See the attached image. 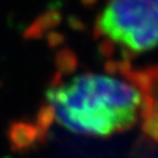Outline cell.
Segmentation results:
<instances>
[{"mask_svg": "<svg viewBox=\"0 0 158 158\" xmlns=\"http://www.w3.org/2000/svg\"><path fill=\"white\" fill-rule=\"evenodd\" d=\"M54 119L77 135L108 137L136 123L142 98L123 80L106 74H80L47 91Z\"/></svg>", "mask_w": 158, "mask_h": 158, "instance_id": "obj_1", "label": "cell"}, {"mask_svg": "<svg viewBox=\"0 0 158 158\" xmlns=\"http://www.w3.org/2000/svg\"><path fill=\"white\" fill-rule=\"evenodd\" d=\"M100 33L130 53L158 47V0H109L97 20Z\"/></svg>", "mask_w": 158, "mask_h": 158, "instance_id": "obj_2", "label": "cell"}, {"mask_svg": "<svg viewBox=\"0 0 158 158\" xmlns=\"http://www.w3.org/2000/svg\"><path fill=\"white\" fill-rule=\"evenodd\" d=\"M83 1H85V2H94L95 0H83Z\"/></svg>", "mask_w": 158, "mask_h": 158, "instance_id": "obj_3", "label": "cell"}]
</instances>
